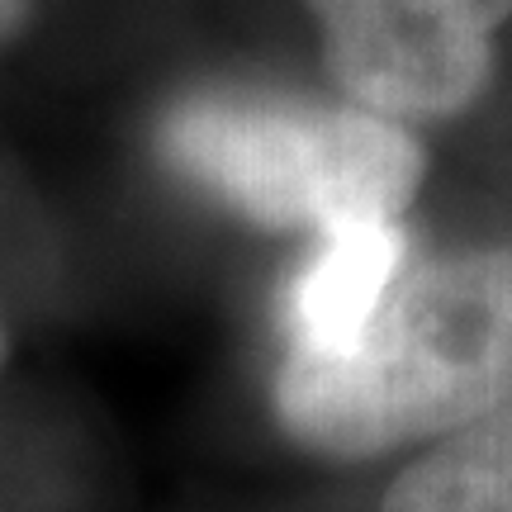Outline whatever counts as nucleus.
<instances>
[{
  "instance_id": "39448f33",
  "label": "nucleus",
  "mask_w": 512,
  "mask_h": 512,
  "mask_svg": "<svg viewBox=\"0 0 512 512\" xmlns=\"http://www.w3.org/2000/svg\"><path fill=\"white\" fill-rule=\"evenodd\" d=\"M380 512H512V399L413 460Z\"/></svg>"
},
{
  "instance_id": "7ed1b4c3",
  "label": "nucleus",
  "mask_w": 512,
  "mask_h": 512,
  "mask_svg": "<svg viewBox=\"0 0 512 512\" xmlns=\"http://www.w3.org/2000/svg\"><path fill=\"white\" fill-rule=\"evenodd\" d=\"M337 91L403 124L465 114L489 91L512 0H304Z\"/></svg>"
},
{
  "instance_id": "0eeeda50",
  "label": "nucleus",
  "mask_w": 512,
  "mask_h": 512,
  "mask_svg": "<svg viewBox=\"0 0 512 512\" xmlns=\"http://www.w3.org/2000/svg\"><path fill=\"white\" fill-rule=\"evenodd\" d=\"M0 351H5V337H0Z\"/></svg>"
},
{
  "instance_id": "20e7f679",
  "label": "nucleus",
  "mask_w": 512,
  "mask_h": 512,
  "mask_svg": "<svg viewBox=\"0 0 512 512\" xmlns=\"http://www.w3.org/2000/svg\"><path fill=\"white\" fill-rule=\"evenodd\" d=\"M408 266V228L399 219L351 223L323 233L285 294V332L299 356L347 351Z\"/></svg>"
},
{
  "instance_id": "423d86ee",
  "label": "nucleus",
  "mask_w": 512,
  "mask_h": 512,
  "mask_svg": "<svg viewBox=\"0 0 512 512\" xmlns=\"http://www.w3.org/2000/svg\"><path fill=\"white\" fill-rule=\"evenodd\" d=\"M34 19V0H0V48H10Z\"/></svg>"
},
{
  "instance_id": "f257e3e1",
  "label": "nucleus",
  "mask_w": 512,
  "mask_h": 512,
  "mask_svg": "<svg viewBox=\"0 0 512 512\" xmlns=\"http://www.w3.org/2000/svg\"><path fill=\"white\" fill-rule=\"evenodd\" d=\"M275 418L332 460L446 437L512 399V242L403 266L337 356L285 351Z\"/></svg>"
},
{
  "instance_id": "f03ea898",
  "label": "nucleus",
  "mask_w": 512,
  "mask_h": 512,
  "mask_svg": "<svg viewBox=\"0 0 512 512\" xmlns=\"http://www.w3.org/2000/svg\"><path fill=\"white\" fill-rule=\"evenodd\" d=\"M157 157L223 209L275 233L399 219L427 171L403 119L280 86H195L157 114Z\"/></svg>"
}]
</instances>
